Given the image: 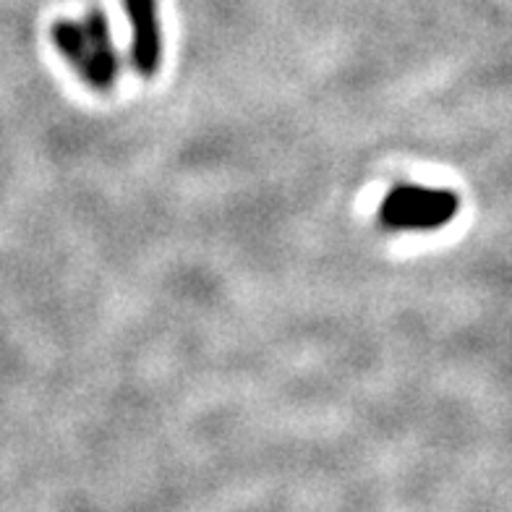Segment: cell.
I'll return each mask as SVG.
<instances>
[{
	"instance_id": "obj_1",
	"label": "cell",
	"mask_w": 512,
	"mask_h": 512,
	"mask_svg": "<svg viewBox=\"0 0 512 512\" xmlns=\"http://www.w3.org/2000/svg\"><path fill=\"white\" fill-rule=\"evenodd\" d=\"M55 50L95 92H113L121 76V55L115 50L110 21L102 8H89L84 19H58L50 29Z\"/></svg>"
},
{
	"instance_id": "obj_3",
	"label": "cell",
	"mask_w": 512,
	"mask_h": 512,
	"mask_svg": "<svg viewBox=\"0 0 512 512\" xmlns=\"http://www.w3.org/2000/svg\"><path fill=\"white\" fill-rule=\"evenodd\" d=\"M128 27H131V48L128 58L142 79H155L162 66V21L157 0H123Z\"/></svg>"
},
{
	"instance_id": "obj_2",
	"label": "cell",
	"mask_w": 512,
	"mask_h": 512,
	"mask_svg": "<svg viewBox=\"0 0 512 512\" xmlns=\"http://www.w3.org/2000/svg\"><path fill=\"white\" fill-rule=\"evenodd\" d=\"M460 212L455 191L421 183H395L377 207V220L392 233H432L445 228Z\"/></svg>"
}]
</instances>
